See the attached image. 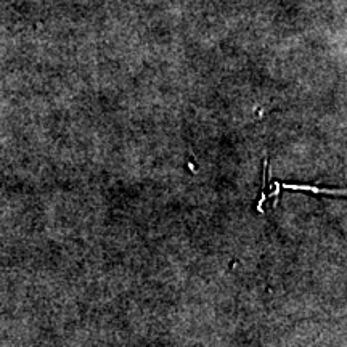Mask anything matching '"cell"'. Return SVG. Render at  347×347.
I'll use <instances>...</instances> for the list:
<instances>
[{
	"label": "cell",
	"mask_w": 347,
	"mask_h": 347,
	"mask_svg": "<svg viewBox=\"0 0 347 347\" xmlns=\"http://www.w3.org/2000/svg\"><path fill=\"white\" fill-rule=\"evenodd\" d=\"M280 187L288 188V190H306V192L312 193H331V195H344V190H328V188H317V187H310V185H293V184H280Z\"/></svg>",
	"instance_id": "cell-1"
}]
</instances>
